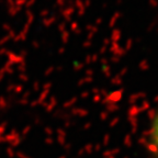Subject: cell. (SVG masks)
Instances as JSON below:
<instances>
[{"instance_id":"1","label":"cell","mask_w":158,"mask_h":158,"mask_svg":"<svg viewBox=\"0 0 158 158\" xmlns=\"http://www.w3.org/2000/svg\"><path fill=\"white\" fill-rule=\"evenodd\" d=\"M148 141L153 152L158 156V111L153 116L148 130Z\"/></svg>"}]
</instances>
